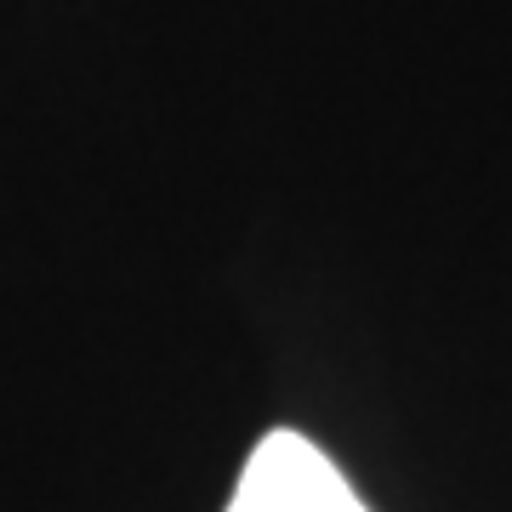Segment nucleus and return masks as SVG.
<instances>
[{
  "label": "nucleus",
  "mask_w": 512,
  "mask_h": 512,
  "mask_svg": "<svg viewBox=\"0 0 512 512\" xmlns=\"http://www.w3.org/2000/svg\"><path fill=\"white\" fill-rule=\"evenodd\" d=\"M222 512H365V501L319 444L302 433H268L245 456V473Z\"/></svg>",
  "instance_id": "f257e3e1"
}]
</instances>
